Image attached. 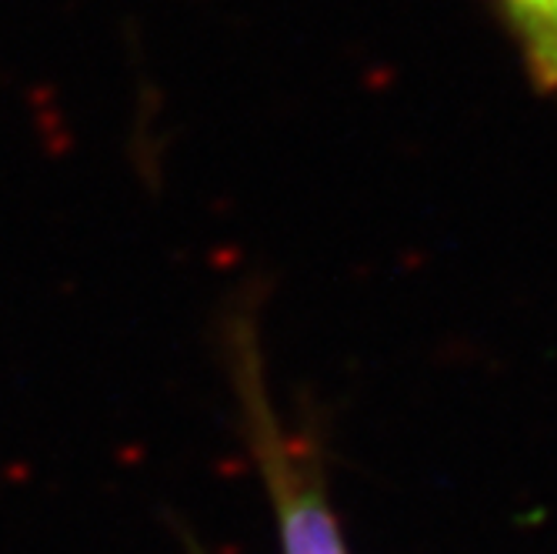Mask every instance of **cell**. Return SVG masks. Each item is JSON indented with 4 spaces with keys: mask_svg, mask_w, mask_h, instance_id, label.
<instances>
[{
    "mask_svg": "<svg viewBox=\"0 0 557 554\" xmlns=\"http://www.w3.org/2000/svg\"><path fill=\"white\" fill-rule=\"evenodd\" d=\"M224 358L244 441L274 508L281 554H347L318 447L281 421L268 394L264 355L250 315L237 311L227 321Z\"/></svg>",
    "mask_w": 557,
    "mask_h": 554,
    "instance_id": "6da1fadb",
    "label": "cell"
},
{
    "mask_svg": "<svg viewBox=\"0 0 557 554\" xmlns=\"http://www.w3.org/2000/svg\"><path fill=\"white\" fill-rule=\"evenodd\" d=\"M487 8L511 37L528 81L557 97V0H487Z\"/></svg>",
    "mask_w": 557,
    "mask_h": 554,
    "instance_id": "7a4b0ae2",
    "label": "cell"
}]
</instances>
